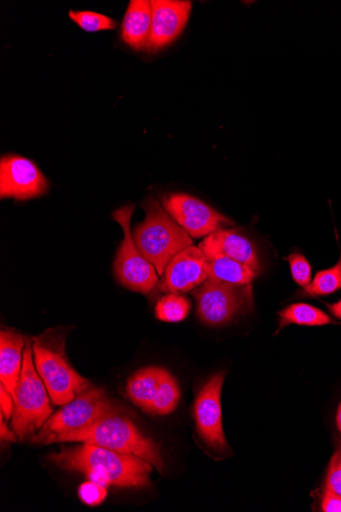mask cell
<instances>
[{
	"label": "cell",
	"instance_id": "cell-1",
	"mask_svg": "<svg viewBox=\"0 0 341 512\" xmlns=\"http://www.w3.org/2000/svg\"><path fill=\"white\" fill-rule=\"evenodd\" d=\"M58 467L79 472L106 487L143 488L151 485L153 465L135 455L83 443L50 456Z\"/></svg>",
	"mask_w": 341,
	"mask_h": 512
},
{
	"label": "cell",
	"instance_id": "cell-2",
	"mask_svg": "<svg viewBox=\"0 0 341 512\" xmlns=\"http://www.w3.org/2000/svg\"><path fill=\"white\" fill-rule=\"evenodd\" d=\"M68 331L64 328L45 331L33 338L36 369L54 404L64 406L90 387L70 364L66 355Z\"/></svg>",
	"mask_w": 341,
	"mask_h": 512
},
{
	"label": "cell",
	"instance_id": "cell-3",
	"mask_svg": "<svg viewBox=\"0 0 341 512\" xmlns=\"http://www.w3.org/2000/svg\"><path fill=\"white\" fill-rule=\"evenodd\" d=\"M121 412L123 409L104 390L90 386L48 418L30 441L35 445L66 443L71 436L89 429L102 418Z\"/></svg>",
	"mask_w": 341,
	"mask_h": 512
},
{
	"label": "cell",
	"instance_id": "cell-4",
	"mask_svg": "<svg viewBox=\"0 0 341 512\" xmlns=\"http://www.w3.org/2000/svg\"><path fill=\"white\" fill-rule=\"evenodd\" d=\"M142 207L145 218L134 228L133 239L144 257L162 275L176 255L192 246V240L156 199L146 200Z\"/></svg>",
	"mask_w": 341,
	"mask_h": 512
},
{
	"label": "cell",
	"instance_id": "cell-5",
	"mask_svg": "<svg viewBox=\"0 0 341 512\" xmlns=\"http://www.w3.org/2000/svg\"><path fill=\"white\" fill-rule=\"evenodd\" d=\"M68 442L92 444L135 455L149 461L160 473L165 470L158 444L143 435L124 412L102 418L89 429L71 436L66 443Z\"/></svg>",
	"mask_w": 341,
	"mask_h": 512
},
{
	"label": "cell",
	"instance_id": "cell-6",
	"mask_svg": "<svg viewBox=\"0 0 341 512\" xmlns=\"http://www.w3.org/2000/svg\"><path fill=\"white\" fill-rule=\"evenodd\" d=\"M32 340L26 341L22 374L15 399L12 427L18 439H31L53 415L50 394L35 366Z\"/></svg>",
	"mask_w": 341,
	"mask_h": 512
},
{
	"label": "cell",
	"instance_id": "cell-7",
	"mask_svg": "<svg viewBox=\"0 0 341 512\" xmlns=\"http://www.w3.org/2000/svg\"><path fill=\"white\" fill-rule=\"evenodd\" d=\"M134 205L116 210L113 218L124 231V240L118 250L114 270L118 281L125 288L142 294L152 292L159 283L156 267L138 249L131 232V218Z\"/></svg>",
	"mask_w": 341,
	"mask_h": 512
},
{
	"label": "cell",
	"instance_id": "cell-8",
	"mask_svg": "<svg viewBox=\"0 0 341 512\" xmlns=\"http://www.w3.org/2000/svg\"><path fill=\"white\" fill-rule=\"evenodd\" d=\"M193 296L197 299L200 320L212 327L231 322L253 306L252 285H232L207 279Z\"/></svg>",
	"mask_w": 341,
	"mask_h": 512
},
{
	"label": "cell",
	"instance_id": "cell-9",
	"mask_svg": "<svg viewBox=\"0 0 341 512\" xmlns=\"http://www.w3.org/2000/svg\"><path fill=\"white\" fill-rule=\"evenodd\" d=\"M164 208L192 238H204L234 223L201 200L186 194H172Z\"/></svg>",
	"mask_w": 341,
	"mask_h": 512
},
{
	"label": "cell",
	"instance_id": "cell-10",
	"mask_svg": "<svg viewBox=\"0 0 341 512\" xmlns=\"http://www.w3.org/2000/svg\"><path fill=\"white\" fill-rule=\"evenodd\" d=\"M224 372L213 376L200 391L194 404L197 430L203 441L215 452L226 453L228 443L222 425L221 392Z\"/></svg>",
	"mask_w": 341,
	"mask_h": 512
},
{
	"label": "cell",
	"instance_id": "cell-11",
	"mask_svg": "<svg viewBox=\"0 0 341 512\" xmlns=\"http://www.w3.org/2000/svg\"><path fill=\"white\" fill-rule=\"evenodd\" d=\"M48 182L38 167L20 156H5L0 161V197L27 201L41 197Z\"/></svg>",
	"mask_w": 341,
	"mask_h": 512
},
{
	"label": "cell",
	"instance_id": "cell-12",
	"mask_svg": "<svg viewBox=\"0 0 341 512\" xmlns=\"http://www.w3.org/2000/svg\"><path fill=\"white\" fill-rule=\"evenodd\" d=\"M152 7V29L144 50L155 53L166 48L181 34L192 5L181 0H154Z\"/></svg>",
	"mask_w": 341,
	"mask_h": 512
},
{
	"label": "cell",
	"instance_id": "cell-13",
	"mask_svg": "<svg viewBox=\"0 0 341 512\" xmlns=\"http://www.w3.org/2000/svg\"><path fill=\"white\" fill-rule=\"evenodd\" d=\"M206 262L200 248L191 246L180 252L165 269L163 291L184 294L203 285L208 279Z\"/></svg>",
	"mask_w": 341,
	"mask_h": 512
},
{
	"label": "cell",
	"instance_id": "cell-14",
	"mask_svg": "<svg viewBox=\"0 0 341 512\" xmlns=\"http://www.w3.org/2000/svg\"><path fill=\"white\" fill-rule=\"evenodd\" d=\"M199 248L208 259L228 257L259 272L260 261L254 245L235 230L220 229L205 238Z\"/></svg>",
	"mask_w": 341,
	"mask_h": 512
},
{
	"label": "cell",
	"instance_id": "cell-15",
	"mask_svg": "<svg viewBox=\"0 0 341 512\" xmlns=\"http://www.w3.org/2000/svg\"><path fill=\"white\" fill-rule=\"evenodd\" d=\"M25 347L22 335L10 330L0 333V380L14 400L22 374Z\"/></svg>",
	"mask_w": 341,
	"mask_h": 512
},
{
	"label": "cell",
	"instance_id": "cell-16",
	"mask_svg": "<svg viewBox=\"0 0 341 512\" xmlns=\"http://www.w3.org/2000/svg\"><path fill=\"white\" fill-rule=\"evenodd\" d=\"M153 21L152 2L131 0L122 25V37L135 51L145 48L151 34Z\"/></svg>",
	"mask_w": 341,
	"mask_h": 512
},
{
	"label": "cell",
	"instance_id": "cell-17",
	"mask_svg": "<svg viewBox=\"0 0 341 512\" xmlns=\"http://www.w3.org/2000/svg\"><path fill=\"white\" fill-rule=\"evenodd\" d=\"M165 371L161 367H146L135 372L127 385V394L131 401L149 412Z\"/></svg>",
	"mask_w": 341,
	"mask_h": 512
},
{
	"label": "cell",
	"instance_id": "cell-18",
	"mask_svg": "<svg viewBox=\"0 0 341 512\" xmlns=\"http://www.w3.org/2000/svg\"><path fill=\"white\" fill-rule=\"evenodd\" d=\"M210 281L232 285H251L258 272L252 267L228 257H215L206 262Z\"/></svg>",
	"mask_w": 341,
	"mask_h": 512
},
{
	"label": "cell",
	"instance_id": "cell-19",
	"mask_svg": "<svg viewBox=\"0 0 341 512\" xmlns=\"http://www.w3.org/2000/svg\"><path fill=\"white\" fill-rule=\"evenodd\" d=\"M331 323L335 321L320 309L308 304H294L281 311L279 331L288 324L320 327Z\"/></svg>",
	"mask_w": 341,
	"mask_h": 512
},
{
	"label": "cell",
	"instance_id": "cell-20",
	"mask_svg": "<svg viewBox=\"0 0 341 512\" xmlns=\"http://www.w3.org/2000/svg\"><path fill=\"white\" fill-rule=\"evenodd\" d=\"M179 400L178 383L166 370L149 412L157 415L170 414L177 408Z\"/></svg>",
	"mask_w": 341,
	"mask_h": 512
},
{
	"label": "cell",
	"instance_id": "cell-21",
	"mask_svg": "<svg viewBox=\"0 0 341 512\" xmlns=\"http://www.w3.org/2000/svg\"><path fill=\"white\" fill-rule=\"evenodd\" d=\"M341 290V256L332 268L318 272L314 281L305 289L308 296H327Z\"/></svg>",
	"mask_w": 341,
	"mask_h": 512
},
{
	"label": "cell",
	"instance_id": "cell-22",
	"mask_svg": "<svg viewBox=\"0 0 341 512\" xmlns=\"http://www.w3.org/2000/svg\"><path fill=\"white\" fill-rule=\"evenodd\" d=\"M190 311V302L179 294H168L162 297L156 305V316L165 322L184 320Z\"/></svg>",
	"mask_w": 341,
	"mask_h": 512
},
{
	"label": "cell",
	"instance_id": "cell-23",
	"mask_svg": "<svg viewBox=\"0 0 341 512\" xmlns=\"http://www.w3.org/2000/svg\"><path fill=\"white\" fill-rule=\"evenodd\" d=\"M69 16L81 29L87 32L114 30L117 27L115 20L102 14L71 11Z\"/></svg>",
	"mask_w": 341,
	"mask_h": 512
},
{
	"label": "cell",
	"instance_id": "cell-24",
	"mask_svg": "<svg viewBox=\"0 0 341 512\" xmlns=\"http://www.w3.org/2000/svg\"><path fill=\"white\" fill-rule=\"evenodd\" d=\"M289 265L295 282L303 288H307L312 282V268L307 259L301 254H292L289 257Z\"/></svg>",
	"mask_w": 341,
	"mask_h": 512
},
{
	"label": "cell",
	"instance_id": "cell-25",
	"mask_svg": "<svg viewBox=\"0 0 341 512\" xmlns=\"http://www.w3.org/2000/svg\"><path fill=\"white\" fill-rule=\"evenodd\" d=\"M79 498L89 506H97L102 504L107 498V487L89 480L82 484L78 491Z\"/></svg>",
	"mask_w": 341,
	"mask_h": 512
},
{
	"label": "cell",
	"instance_id": "cell-26",
	"mask_svg": "<svg viewBox=\"0 0 341 512\" xmlns=\"http://www.w3.org/2000/svg\"><path fill=\"white\" fill-rule=\"evenodd\" d=\"M326 490L341 496V450L337 451L331 458L326 479Z\"/></svg>",
	"mask_w": 341,
	"mask_h": 512
},
{
	"label": "cell",
	"instance_id": "cell-27",
	"mask_svg": "<svg viewBox=\"0 0 341 512\" xmlns=\"http://www.w3.org/2000/svg\"><path fill=\"white\" fill-rule=\"evenodd\" d=\"M0 407H2V414L9 421L14 413L15 400L3 384L0 385Z\"/></svg>",
	"mask_w": 341,
	"mask_h": 512
},
{
	"label": "cell",
	"instance_id": "cell-28",
	"mask_svg": "<svg viewBox=\"0 0 341 512\" xmlns=\"http://www.w3.org/2000/svg\"><path fill=\"white\" fill-rule=\"evenodd\" d=\"M322 510L324 512H341V496L326 490L322 501Z\"/></svg>",
	"mask_w": 341,
	"mask_h": 512
},
{
	"label": "cell",
	"instance_id": "cell-29",
	"mask_svg": "<svg viewBox=\"0 0 341 512\" xmlns=\"http://www.w3.org/2000/svg\"><path fill=\"white\" fill-rule=\"evenodd\" d=\"M17 438L15 432H12L6 425L4 415L0 414V439L7 442H16Z\"/></svg>",
	"mask_w": 341,
	"mask_h": 512
},
{
	"label": "cell",
	"instance_id": "cell-30",
	"mask_svg": "<svg viewBox=\"0 0 341 512\" xmlns=\"http://www.w3.org/2000/svg\"><path fill=\"white\" fill-rule=\"evenodd\" d=\"M329 310L334 316L341 319V300L333 305H329Z\"/></svg>",
	"mask_w": 341,
	"mask_h": 512
},
{
	"label": "cell",
	"instance_id": "cell-31",
	"mask_svg": "<svg viewBox=\"0 0 341 512\" xmlns=\"http://www.w3.org/2000/svg\"><path fill=\"white\" fill-rule=\"evenodd\" d=\"M336 423H337L338 430L341 433V402H340L338 410H337Z\"/></svg>",
	"mask_w": 341,
	"mask_h": 512
}]
</instances>
